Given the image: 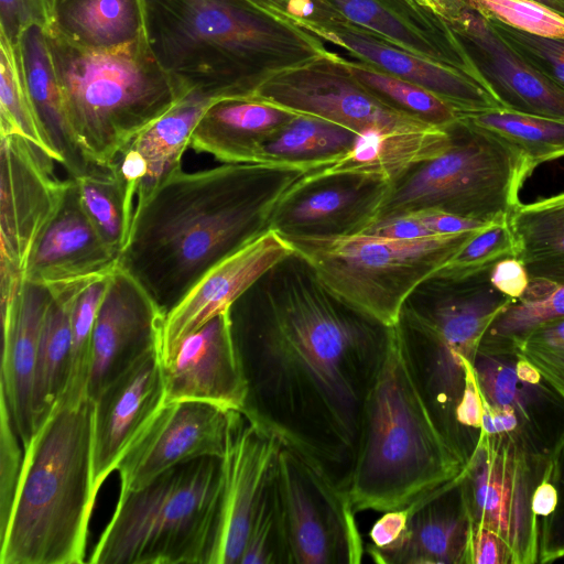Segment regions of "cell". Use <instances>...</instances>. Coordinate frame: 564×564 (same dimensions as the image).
Returning a JSON list of instances; mask_svg holds the SVG:
<instances>
[{"instance_id":"f6af8a7d","label":"cell","mask_w":564,"mask_h":564,"mask_svg":"<svg viewBox=\"0 0 564 564\" xmlns=\"http://www.w3.org/2000/svg\"><path fill=\"white\" fill-rule=\"evenodd\" d=\"M486 19L544 37L564 39V15L533 0H467Z\"/></svg>"},{"instance_id":"9c48e42d","label":"cell","mask_w":564,"mask_h":564,"mask_svg":"<svg viewBox=\"0 0 564 564\" xmlns=\"http://www.w3.org/2000/svg\"><path fill=\"white\" fill-rule=\"evenodd\" d=\"M475 232L406 240L364 234L284 239L332 292L392 326L398 323L403 303L413 290L437 272Z\"/></svg>"},{"instance_id":"d6a6232c","label":"cell","mask_w":564,"mask_h":564,"mask_svg":"<svg viewBox=\"0 0 564 564\" xmlns=\"http://www.w3.org/2000/svg\"><path fill=\"white\" fill-rule=\"evenodd\" d=\"M358 135L338 123L296 115L264 145L260 163L296 167L305 173L344 156Z\"/></svg>"},{"instance_id":"836d02e7","label":"cell","mask_w":564,"mask_h":564,"mask_svg":"<svg viewBox=\"0 0 564 564\" xmlns=\"http://www.w3.org/2000/svg\"><path fill=\"white\" fill-rule=\"evenodd\" d=\"M57 28L91 46L133 39L147 24L144 0H56Z\"/></svg>"},{"instance_id":"8fae6325","label":"cell","mask_w":564,"mask_h":564,"mask_svg":"<svg viewBox=\"0 0 564 564\" xmlns=\"http://www.w3.org/2000/svg\"><path fill=\"white\" fill-rule=\"evenodd\" d=\"M551 458L531 453L512 435L480 433L459 477L473 525L497 534L513 564L539 563L542 523L532 497Z\"/></svg>"},{"instance_id":"484cf974","label":"cell","mask_w":564,"mask_h":564,"mask_svg":"<svg viewBox=\"0 0 564 564\" xmlns=\"http://www.w3.org/2000/svg\"><path fill=\"white\" fill-rule=\"evenodd\" d=\"M479 52L477 65L503 109L564 120V89L528 64L470 6L453 26Z\"/></svg>"},{"instance_id":"bcb514c9","label":"cell","mask_w":564,"mask_h":564,"mask_svg":"<svg viewBox=\"0 0 564 564\" xmlns=\"http://www.w3.org/2000/svg\"><path fill=\"white\" fill-rule=\"evenodd\" d=\"M487 20L528 64L564 89V39L533 35L496 20Z\"/></svg>"},{"instance_id":"681fc988","label":"cell","mask_w":564,"mask_h":564,"mask_svg":"<svg viewBox=\"0 0 564 564\" xmlns=\"http://www.w3.org/2000/svg\"><path fill=\"white\" fill-rule=\"evenodd\" d=\"M551 476L557 490V505L542 522L539 563L564 558V441L552 455Z\"/></svg>"},{"instance_id":"f1b7e54d","label":"cell","mask_w":564,"mask_h":564,"mask_svg":"<svg viewBox=\"0 0 564 564\" xmlns=\"http://www.w3.org/2000/svg\"><path fill=\"white\" fill-rule=\"evenodd\" d=\"M451 143L447 129L370 130L357 137L354 147L334 163L311 170L306 176L338 173L361 174L390 184L415 166L442 154Z\"/></svg>"},{"instance_id":"ac0fdd59","label":"cell","mask_w":564,"mask_h":564,"mask_svg":"<svg viewBox=\"0 0 564 564\" xmlns=\"http://www.w3.org/2000/svg\"><path fill=\"white\" fill-rule=\"evenodd\" d=\"M234 412L204 401L164 403L117 465L120 491L139 489L182 462L223 458Z\"/></svg>"},{"instance_id":"74e56055","label":"cell","mask_w":564,"mask_h":564,"mask_svg":"<svg viewBox=\"0 0 564 564\" xmlns=\"http://www.w3.org/2000/svg\"><path fill=\"white\" fill-rule=\"evenodd\" d=\"M516 258L523 263L564 254V192L530 204H519L509 215Z\"/></svg>"},{"instance_id":"ee69618b","label":"cell","mask_w":564,"mask_h":564,"mask_svg":"<svg viewBox=\"0 0 564 564\" xmlns=\"http://www.w3.org/2000/svg\"><path fill=\"white\" fill-rule=\"evenodd\" d=\"M240 564H291L276 478L251 524Z\"/></svg>"},{"instance_id":"e0dca14e","label":"cell","mask_w":564,"mask_h":564,"mask_svg":"<svg viewBox=\"0 0 564 564\" xmlns=\"http://www.w3.org/2000/svg\"><path fill=\"white\" fill-rule=\"evenodd\" d=\"M391 187L361 174H303L278 203L270 228L283 238L360 235L378 219Z\"/></svg>"},{"instance_id":"603a6c76","label":"cell","mask_w":564,"mask_h":564,"mask_svg":"<svg viewBox=\"0 0 564 564\" xmlns=\"http://www.w3.org/2000/svg\"><path fill=\"white\" fill-rule=\"evenodd\" d=\"M52 299L48 285L24 279L14 297L1 304L0 395L23 449L35 433L33 377L42 326Z\"/></svg>"},{"instance_id":"30bf717a","label":"cell","mask_w":564,"mask_h":564,"mask_svg":"<svg viewBox=\"0 0 564 564\" xmlns=\"http://www.w3.org/2000/svg\"><path fill=\"white\" fill-rule=\"evenodd\" d=\"M152 47L193 89L215 94L217 57L278 51L276 26L229 0H144ZM227 98V97H225Z\"/></svg>"},{"instance_id":"f5cc1de1","label":"cell","mask_w":564,"mask_h":564,"mask_svg":"<svg viewBox=\"0 0 564 564\" xmlns=\"http://www.w3.org/2000/svg\"><path fill=\"white\" fill-rule=\"evenodd\" d=\"M489 279L494 288L513 301L523 296L530 281L525 264L514 257L495 263Z\"/></svg>"},{"instance_id":"7bdbcfd3","label":"cell","mask_w":564,"mask_h":564,"mask_svg":"<svg viewBox=\"0 0 564 564\" xmlns=\"http://www.w3.org/2000/svg\"><path fill=\"white\" fill-rule=\"evenodd\" d=\"M498 341L511 344L564 398V315L543 321L518 337Z\"/></svg>"},{"instance_id":"ffe728a7","label":"cell","mask_w":564,"mask_h":564,"mask_svg":"<svg viewBox=\"0 0 564 564\" xmlns=\"http://www.w3.org/2000/svg\"><path fill=\"white\" fill-rule=\"evenodd\" d=\"M163 318L164 314L147 291L117 265L93 333L87 388L91 401L142 356L160 351Z\"/></svg>"},{"instance_id":"60d3db41","label":"cell","mask_w":564,"mask_h":564,"mask_svg":"<svg viewBox=\"0 0 564 564\" xmlns=\"http://www.w3.org/2000/svg\"><path fill=\"white\" fill-rule=\"evenodd\" d=\"M111 273L91 280L75 301L72 312L70 371L65 393L58 403H76L89 399L87 388L91 366L93 333Z\"/></svg>"},{"instance_id":"94428289","label":"cell","mask_w":564,"mask_h":564,"mask_svg":"<svg viewBox=\"0 0 564 564\" xmlns=\"http://www.w3.org/2000/svg\"><path fill=\"white\" fill-rule=\"evenodd\" d=\"M29 6L46 34L57 26L56 0H28Z\"/></svg>"},{"instance_id":"c3c4849f","label":"cell","mask_w":564,"mask_h":564,"mask_svg":"<svg viewBox=\"0 0 564 564\" xmlns=\"http://www.w3.org/2000/svg\"><path fill=\"white\" fill-rule=\"evenodd\" d=\"M350 21L373 30L393 42L402 44L409 52H423L415 36L389 11L373 0H332Z\"/></svg>"},{"instance_id":"4fadbf2b","label":"cell","mask_w":564,"mask_h":564,"mask_svg":"<svg viewBox=\"0 0 564 564\" xmlns=\"http://www.w3.org/2000/svg\"><path fill=\"white\" fill-rule=\"evenodd\" d=\"M0 301L24 280L30 258L57 214L68 185L51 156L28 140L0 138Z\"/></svg>"},{"instance_id":"f907efd6","label":"cell","mask_w":564,"mask_h":564,"mask_svg":"<svg viewBox=\"0 0 564 564\" xmlns=\"http://www.w3.org/2000/svg\"><path fill=\"white\" fill-rule=\"evenodd\" d=\"M465 388L456 408V422L473 452L480 435L484 404L470 360H465Z\"/></svg>"},{"instance_id":"ba28073f","label":"cell","mask_w":564,"mask_h":564,"mask_svg":"<svg viewBox=\"0 0 564 564\" xmlns=\"http://www.w3.org/2000/svg\"><path fill=\"white\" fill-rule=\"evenodd\" d=\"M448 148L394 183L378 219L438 209L492 221L520 204L534 165L496 135L458 120L447 128Z\"/></svg>"},{"instance_id":"d4e9b609","label":"cell","mask_w":564,"mask_h":564,"mask_svg":"<svg viewBox=\"0 0 564 564\" xmlns=\"http://www.w3.org/2000/svg\"><path fill=\"white\" fill-rule=\"evenodd\" d=\"M117 263L118 254L89 219L68 177L62 205L37 242L24 279L51 285L110 273Z\"/></svg>"},{"instance_id":"83f0119b","label":"cell","mask_w":564,"mask_h":564,"mask_svg":"<svg viewBox=\"0 0 564 564\" xmlns=\"http://www.w3.org/2000/svg\"><path fill=\"white\" fill-rule=\"evenodd\" d=\"M336 41L391 75L420 85L444 98L459 112L500 109L502 104L484 76L432 62L352 33Z\"/></svg>"},{"instance_id":"7a4b0ae2","label":"cell","mask_w":564,"mask_h":564,"mask_svg":"<svg viewBox=\"0 0 564 564\" xmlns=\"http://www.w3.org/2000/svg\"><path fill=\"white\" fill-rule=\"evenodd\" d=\"M303 174L265 163L181 165L135 206L117 265L165 315L206 271L271 229L278 203Z\"/></svg>"},{"instance_id":"4316f807","label":"cell","mask_w":564,"mask_h":564,"mask_svg":"<svg viewBox=\"0 0 564 564\" xmlns=\"http://www.w3.org/2000/svg\"><path fill=\"white\" fill-rule=\"evenodd\" d=\"M296 115L253 97L223 99L203 115L188 148L224 163H260L264 145Z\"/></svg>"},{"instance_id":"f546056e","label":"cell","mask_w":564,"mask_h":564,"mask_svg":"<svg viewBox=\"0 0 564 564\" xmlns=\"http://www.w3.org/2000/svg\"><path fill=\"white\" fill-rule=\"evenodd\" d=\"M18 40L32 99L59 155V164L69 177L101 169L89 165L70 129L61 79L46 33L41 25L34 23Z\"/></svg>"},{"instance_id":"8992f818","label":"cell","mask_w":564,"mask_h":564,"mask_svg":"<svg viewBox=\"0 0 564 564\" xmlns=\"http://www.w3.org/2000/svg\"><path fill=\"white\" fill-rule=\"evenodd\" d=\"M223 459L182 462L120 491L93 550L94 564H210L219 524Z\"/></svg>"},{"instance_id":"7dc6e473","label":"cell","mask_w":564,"mask_h":564,"mask_svg":"<svg viewBox=\"0 0 564 564\" xmlns=\"http://www.w3.org/2000/svg\"><path fill=\"white\" fill-rule=\"evenodd\" d=\"M24 449L0 395V532L10 516L23 465Z\"/></svg>"},{"instance_id":"d6986e66","label":"cell","mask_w":564,"mask_h":564,"mask_svg":"<svg viewBox=\"0 0 564 564\" xmlns=\"http://www.w3.org/2000/svg\"><path fill=\"white\" fill-rule=\"evenodd\" d=\"M161 360L165 403L194 400L245 410L248 384L229 308L184 336Z\"/></svg>"},{"instance_id":"7402d4cb","label":"cell","mask_w":564,"mask_h":564,"mask_svg":"<svg viewBox=\"0 0 564 564\" xmlns=\"http://www.w3.org/2000/svg\"><path fill=\"white\" fill-rule=\"evenodd\" d=\"M292 252L290 243L270 229L206 271L164 315L161 359L184 336L228 310L263 273Z\"/></svg>"},{"instance_id":"f35d334b","label":"cell","mask_w":564,"mask_h":564,"mask_svg":"<svg viewBox=\"0 0 564 564\" xmlns=\"http://www.w3.org/2000/svg\"><path fill=\"white\" fill-rule=\"evenodd\" d=\"M337 62L362 86L430 124L447 129L458 120L453 105L420 85L349 62Z\"/></svg>"},{"instance_id":"5bb4252c","label":"cell","mask_w":564,"mask_h":564,"mask_svg":"<svg viewBox=\"0 0 564 564\" xmlns=\"http://www.w3.org/2000/svg\"><path fill=\"white\" fill-rule=\"evenodd\" d=\"M249 97L338 123L358 134L435 127L381 98L332 61L275 70L256 82Z\"/></svg>"},{"instance_id":"b9f144b4","label":"cell","mask_w":564,"mask_h":564,"mask_svg":"<svg viewBox=\"0 0 564 564\" xmlns=\"http://www.w3.org/2000/svg\"><path fill=\"white\" fill-rule=\"evenodd\" d=\"M509 257L516 258V241L507 215L476 231L435 273L462 278L489 270Z\"/></svg>"},{"instance_id":"277c9868","label":"cell","mask_w":564,"mask_h":564,"mask_svg":"<svg viewBox=\"0 0 564 564\" xmlns=\"http://www.w3.org/2000/svg\"><path fill=\"white\" fill-rule=\"evenodd\" d=\"M94 403H57L24 448L0 564H80L97 495L93 489Z\"/></svg>"},{"instance_id":"816d5d0a","label":"cell","mask_w":564,"mask_h":564,"mask_svg":"<svg viewBox=\"0 0 564 564\" xmlns=\"http://www.w3.org/2000/svg\"><path fill=\"white\" fill-rule=\"evenodd\" d=\"M467 564H513L506 543L494 532L471 527Z\"/></svg>"},{"instance_id":"2e32d148","label":"cell","mask_w":564,"mask_h":564,"mask_svg":"<svg viewBox=\"0 0 564 564\" xmlns=\"http://www.w3.org/2000/svg\"><path fill=\"white\" fill-rule=\"evenodd\" d=\"M473 368L484 402L513 413L527 448L551 458L564 441V398L506 341L481 339Z\"/></svg>"},{"instance_id":"6f0895ef","label":"cell","mask_w":564,"mask_h":564,"mask_svg":"<svg viewBox=\"0 0 564 564\" xmlns=\"http://www.w3.org/2000/svg\"><path fill=\"white\" fill-rule=\"evenodd\" d=\"M0 30L13 42L37 23L28 0H0Z\"/></svg>"},{"instance_id":"d590c367","label":"cell","mask_w":564,"mask_h":564,"mask_svg":"<svg viewBox=\"0 0 564 564\" xmlns=\"http://www.w3.org/2000/svg\"><path fill=\"white\" fill-rule=\"evenodd\" d=\"M21 137L59 163L32 99L20 41L0 30V138Z\"/></svg>"},{"instance_id":"44dd1931","label":"cell","mask_w":564,"mask_h":564,"mask_svg":"<svg viewBox=\"0 0 564 564\" xmlns=\"http://www.w3.org/2000/svg\"><path fill=\"white\" fill-rule=\"evenodd\" d=\"M165 400L159 350L142 356L93 400V489L96 495Z\"/></svg>"},{"instance_id":"6125c7cd","label":"cell","mask_w":564,"mask_h":564,"mask_svg":"<svg viewBox=\"0 0 564 564\" xmlns=\"http://www.w3.org/2000/svg\"><path fill=\"white\" fill-rule=\"evenodd\" d=\"M564 15V0H533Z\"/></svg>"},{"instance_id":"9f6ffc18","label":"cell","mask_w":564,"mask_h":564,"mask_svg":"<svg viewBox=\"0 0 564 564\" xmlns=\"http://www.w3.org/2000/svg\"><path fill=\"white\" fill-rule=\"evenodd\" d=\"M409 518V508L386 511L370 530L371 543L368 545L377 551L393 549L404 534Z\"/></svg>"},{"instance_id":"91938a15","label":"cell","mask_w":564,"mask_h":564,"mask_svg":"<svg viewBox=\"0 0 564 564\" xmlns=\"http://www.w3.org/2000/svg\"><path fill=\"white\" fill-rule=\"evenodd\" d=\"M421 6L431 10L453 26L458 22L463 12L469 7L467 0H416Z\"/></svg>"},{"instance_id":"11a10c76","label":"cell","mask_w":564,"mask_h":564,"mask_svg":"<svg viewBox=\"0 0 564 564\" xmlns=\"http://www.w3.org/2000/svg\"><path fill=\"white\" fill-rule=\"evenodd\" d=\"M362 234L398 240L435 236L419 219L410 214L376 220Z\"/></svg>"},{"instance_id":"6da1fadb","label":"cell","mask_w":564,"mask_h":564,"mask_svg":"<svg viewBox=\"0 0 564 564\" xmlns=\"http://www.w3.org/2000/svg\"><path fill=\"white\" fill-rule=\"evenodd\" d=\"M229 316L248 384L242 412L348 492L391 326L332 292L294 250Z\"/></svg>"},{"instance_id":"db71d44e","label":"cell","mask_w":564,"mask_h":564,"mask_svg":"<svg viewBox=\"0 0 564 564\" xmlns=\"http://www.w3.org/2000/svg\"><path fill=\"white\" fill-rule=\"evenodd\" d=\"M409 214L419 219L433 235H457L477 231L491 223L438 209H424Z\"/></svg>"},{"instance_id":"1f68e13d","label":"cell","mask_w":564,"mask_h":564,"mask_svg":"<svg viewBox=\"0 0 564 564\" xmlns=\"http://www.w3.org/2000/svg\"><path fill=\"white\" fill-rule=\"evenodd\" d=\"M224 98L193 89L154 122L142 130L127 147L140 159L145 177L138 191L137 205L173 170L181 166L191 135L206 110ZM135 205V206H137Z\"/></svg>"},{"instance_id":"52a82bcc","label":"cell","mask_w":564,"mask_h":564,"mask_svg":"<svg viewBox=\"0 0 564 564\" xmlns=\"http://www.w3.org/2000/svg\"><path fill=\"white\" fill-rule=\"evenodd\" d=\"M511 301L492 286L489 271L463 278L435 273L408 296L397 323L415 379L465 462L473 452L456 422L465 360L473 362L487 329Z\"/></svg>"},{"instance_id":"5b68a950","label":"cell","mask_w":564,"mask_h":564,"mask_svg":"<svg viewBox=\"0 0 564 564\" xmlns=\"http://www.w3.org/2000/svg\"><path fill=\"white\" fill-rule=\"evenodd\" d=\"M46 35L70 129L94 167L110 170L142 130L193 90L158 58L148 22L133 39L112 46L84 44L57 26Z\"/></svg>"},{"instance_id":"3957f363","label":"cell","mask_w":564,"mask_h":564,"mask_svg":"<svg viewBox=\"0 0 564 564\" xmlns=\"http://www.w3.org/2000/svg\"><path fill=\"white\" fill-rule=\"evenodd\" d=\"M466 462L413 373L398 324L366 400L348 488L356 512L402 509L458 478Z\"/></svg>"},{"instance_id":"9a60e30c","label":"cell","mask_w":564,"mask_h":564,"mask_svg":"<svg viewBox=\"0 0 564 564\" xmlns=\"http://www.w3.org/2000/svg\"><path fill=\"white\" fill-rule=\"evenodd\" d=\"M282 442L235 411L223 456V496L210 564H240L251 524L276 478Z\"/></svg>"},{"instance_id":"ab89813d","label":"cell","mask_w":564,"mask_h":564,"mask_svg":"<svg viewBox=\"0 0 564 564\" xmlns=\"http://www.w3.org/2000/svg\"><path fill=\"white\" fill-rule=\"evenodd\" d=\"M78 191L79 199L89 219L107 243L118 254L124 247L131 220L128 216L122 192L112 172L107 169L70 177Z\"/></svg>"},{"instance_id":"e575fe53","label":"cell","mask_w":564,"mask_h":564,"mask_svg":"<svg viewBox=\"0 0 564 564\" xmlns=\"http://www.w3.org/2000/svg\"><path fill=\"white\" fill-rule=\"evenodd\" d=\"M524 264L530 279L527 291L495 318L482 339L509 340L564 315V254Z\"/></svg>"},{"instance_id":"7c38bea8","label":"cell","mask_w":564,"mask_h":564,"mask_svg":"<svg viewBox=\"0 0 564 564\" xmlns=\"http://www.w3.org/2000/svg\"><path fill=\"white\" fill-rule=\"evenodd\" d=\"M276 487L291 564H358L366 547L348 492L282 446Z\"/></svg>"},{"instance_id":"cb8c5ba5","label":"cell","mask_w":564,"mask_h":564,"mask_svg":"<svg viewBox=\"0 0 564 564\" xmlns=\"http://www.w3.org/2000/svg\"><path fill=\"white\" fill-rule=\"evenodd\" d=\"M459 477L409 505L408 524L400 542L388 551L366 547L373 562L467 564L473 523Z\"/></svg>"},{"instance_id":"4dcf8cb0","label":"cell","mask_w":564,"mask_h":564,"mask_svg":"<svg viewBox=\"0 0 564 564\" xmlns=\"http://www.w3.org/2000/svg\"><path fill=\"white\" fill-rule=\"evenodd\" d=\"M97 276L48 285L53 299L43 322L33 377L35 431L65 393L70 371L73 307L83 289Z\"/></svg>"},{"instance_id":"8d00e7d4","label":"cell","mask_w":564,"mask_h":564,"mask_svg":"<svg viewBox=\"0 0 564 564\" xmlns=\"http://www.w3.org/2000/svg\"><path fill=\"white\" fill-rule=\"evenodd\" d=\"M458 118L496 135L534 167L564 156V120L502 108L459 112Z\"/></svg>"},{"instance_id":"680465c9","label":"cell","mask_w":564,"mask_h":564,"mask_svg":"<svg viewBox=\"0 0 564 564\" xmlns=\"http://www.w3.org/2000/svg\"><path fill=\"white\" fill-rule=\"evenodd\" d=\"M557 505V490L551 476V463L543 476L538 484L533 497H532V509L534 514L539 518L541 523L550 517L555 510ZM542 530V529H541Z\"/></svg>"}]
</instances>
